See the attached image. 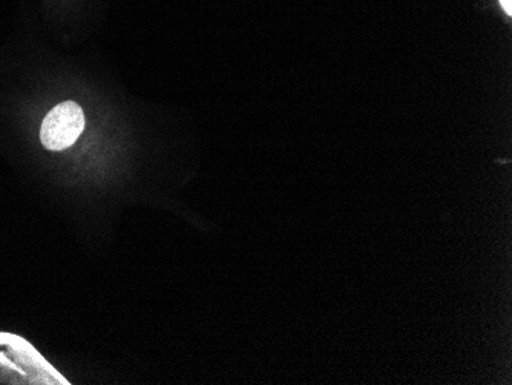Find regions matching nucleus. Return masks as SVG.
Returning a JSON list of instances; mask_svg holds the SVG:
<instances>
[{
    "mask_svg": "<svg viewBox=\"0 0 512 385\" xmlns=\"http://www.w3.org/2000/svg\"><path fill=\"white\" fill-rule=\"evenodd\" d=\"M85 129V114L76 102H62L46 112L40 125L39 139L48 151H65L79 140Z\"/></svg>",
    "mask_w": 512,
    "mask_h": 385,
    "instance_id": "1",
    "label": "nucleus"
},
{
    "mask_svg": "<svg viewBox=\"0 0 512 385\" xmlns=\"http://www.w3.org/2000/svg\"><path fill=\"white\" fill-rule=\"evenodd\" d=\"M500 5H502L503 10L508 16L512 14V0H499Z\"/></svg>",
    "mask_w": 512,
    "mask_h": 385,
    "instance_id": "2",
    "label": "nucleus"
}]
</instances>
